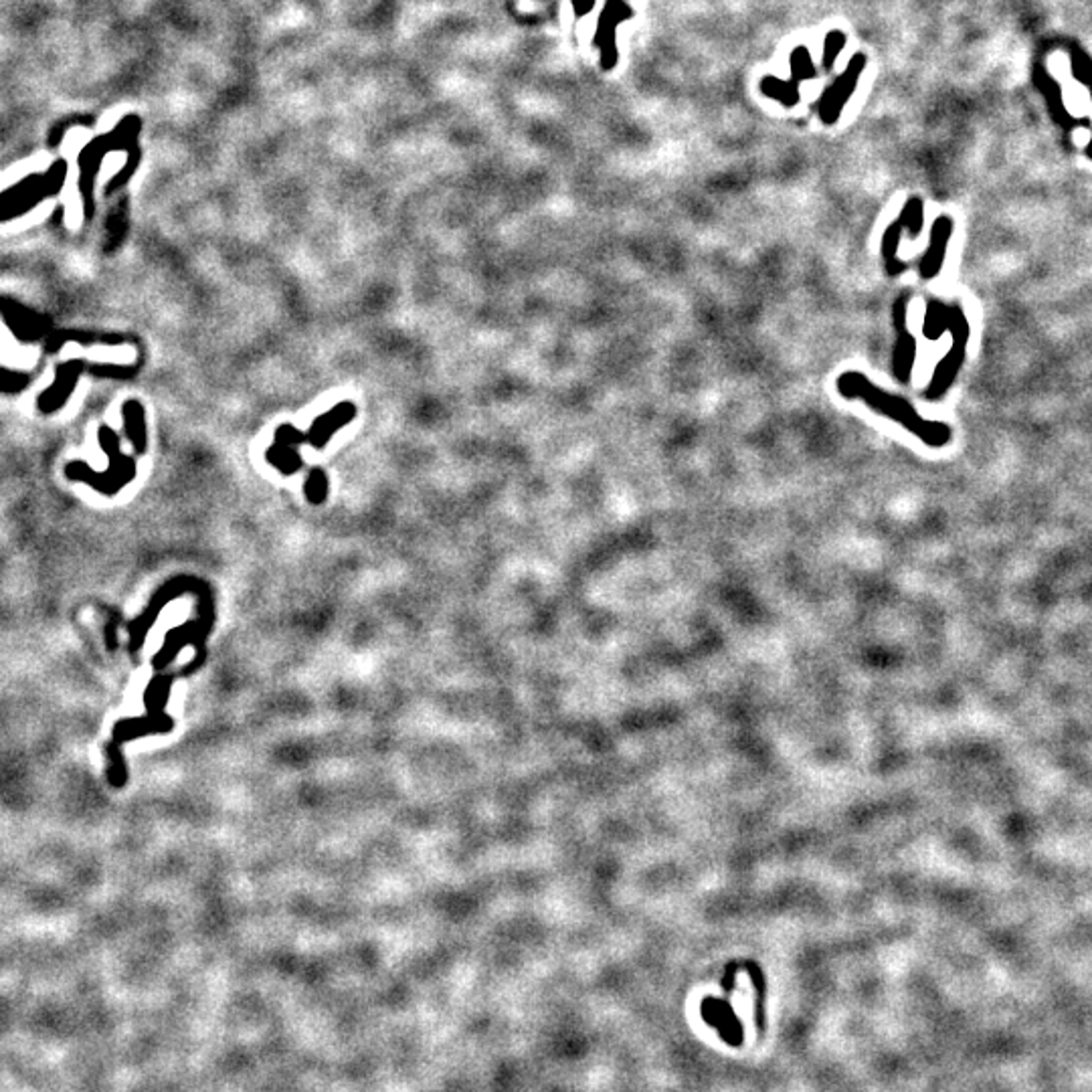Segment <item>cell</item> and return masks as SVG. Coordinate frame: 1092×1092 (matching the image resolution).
Here are the masks:
<instances>
[{"mask_svg":"<svg viewBox=\"0 0 1092 1092\" xmlns=\"http://www.w3.org/2000/svg\"><path fill=\"white\" fill-rule=\"evenodd\" d=\"M907 305H909V298L900 296L894 303V308H893V322H894V330H896L893 371H894V376L898 378L900 383L910 381L912 364H914V356H916V340L907 328Z\"/></svg>","mask_w":1092,"mask_h":1092,"instance_id":"277c9868","label":"cell"},{"mask_svg":"<svg viewBox=\"0 0 1092 1092\" xmlns=\"http://www.w3.org/2000/svg\"><path fill=\"white\" fill-rule=\"evenodd\" d=\"M761 92L767 97L779 101L785 108H791L799 101V83L795 79H777L773 76H767L761 81Z\"/></svg>","mask_w":1092,"mask_h":1092,"instance_id":"52a82bcc","label":"cell"},{"mask_svg":"<svg viewBox=\"0 0 1092 1092\" xmlns=\"http://www.w3.org/2000/svg\"><path fill=\"white\" fill-rule=\"evenodd\" d=\"M902 229L905 227H902L900 218H898V221H894L893 225H888L884 237H882V257H884V264H886V271L891 275H898L900 271L907 269V266L900 264L898 257H896Z\"/></svg>","mask_w":1092,"mask_h":1092,"instance_id":"ba28073f","label":"cell"},{"mask_svg":"<svg viewBox=\"0 0 1092 1092\" xmlns=\"http://www.w3.org/2000/svg\"><path fill=\"white\" fill-rule=\"evenodd\" d=\"M633 17V9L625 0H607L601 21L597 25V45L601 47V63L611 69L617 63V41L615 31L619 23Z\"/></svg>","mask_w":1092,"mask_h":1092,"instance_id":"5b68a950","label":"cell"},{"mask_svg":"<svg viewBox=\"0 0 1092 1092\" xmlns=\"http://www.w3.org/2000/svg\"><path fill=\"white\" fill-rule=\"evenodd\" d=\"M945 330H949L953 334V344L949 348V353L945 355V358L937 364L935 374L930 378L928 389H927V399L930 401H937L941 399L949 387L955 383V378L963 367L965 356H967V344L971 338V328L967 318L963 314V310L959 308V305H949L946 308V324Z\"/></svg>","mask_w":1092,"mask_h":1092,"instance_id":"7a4b0ae2","label":"cell"},{"mask_svg":"<svg viewBox=\"0 0 1092 1092\" xmlns=\"http://www.w3.org/2000/svg\"><path fill=\"white\" fill-rule=\"evenodd\" d=\"M925 205L919 197H912L905 202V207H902V215H900V223L905 229H909V235L914 239L921 235L923 231V223H925Z\"/></svg>","mask_w":1092,"mask_h":1092,"instance_id":"9c48e42d","label":"cell"},{"mask_svg":"<svg viewBox=\"0 0 1092 1092\" xmlns=\"http://www.w3.org/2000/svg\"><path fill=\"white\" fill-rule=\"evenodd\" d=\"M815 76H818V71H815L809 51L804 45L795 47L791 53V79L801 83L806 79H813Z\"/></svg>","mask_w":1092,"mask_h":1092,"instance_id":"8fae6325","label":"cell"},{"mask_svg":"<svg viewBox=\"0 0 1092 1092\" xmlns=\"http://www.w3.org/2000/svg\"><path fill=\"white\" fill-rule=\"evenodd\" d=\"M843 47H846V33L838 31V28H836V31L829 33V35L825 37V41H823V57H822L823 69L829 71V69H832V67L836 65L838 55L843 51Z\"/></svg>","mask_w":1092,"mask_h":1092,"instance_id":"7c38bea8","label":"cell"},{"mask_svg":"<svg viewBox=\"0 0 1092 1092\" xmlns=\"http://www.w3.org/2000/svg\"><path fill=\"white\" fill-rule=\"evenodd\" d=\"M946 308L949 305L943 303V302H930L928 308H927V318H925V337L928 340H937L945 330L946 324Z\"/></svg>","mask_w":1092,"mask_h":1092,"instance_id":"30bf717a","label":"cell"},{"mask_svg":"<svg viewBox=\"0 0 1092 1092\" xmlns=\"http://www.w3.org/2000/svg\"><path fill=\"white\" fill-rule=\"evenodd\" d=\"M573 5H575L577 14H585V12H589V10L593 9L595 0H573Z\"/></svg>","mask_w":1092,"mask_h":1092,"instance_id":"4fadbf2b","label":"cell"},{"mask_svg":"<svg viewBox=\"0 0 1092 1092\" xmlns=\"http://www.w3.org/2000/svg\"><path fill=\"white\" fill-rule=\"evenodd\" d=\"M838 390L841 397L846 399H862L870 409L876 413L896 421L898 425L909 429L912 435L919 437L930 447H943L951 442L953 431L946 424L941 421H928L916 413L914 407L891 392L882 390L880 387L872 385L862 373H843L838 378Z\"/></svg>","mask_w":1092,"mask_h":1092,"instance_id":"6da1fadb","label":"cell"},{"mask_svg":"<svg viewBox=\"0 0 1092 1092\" xmlns=\"http://www.w3.org/2000/svg\"><path fill=\"white\" fill-rule=\"evenodd\" d=\"M951 235H953V221L949 217H939L937 221L933 223V229H930V243L927 247L925 255L921 257V264H919L921 278H925V280L937 278V273L943 269L946 247H949Z\"/></svg>","mask_w":1092,"mask_h":1092,"instance_id":"8992f818","label":"cell"},{"mask_svg":"<svg viewBox=\"0 0 1092 1092\" xmlns=\"http://www.w3.org/2000/svg\"><path fill=\"white\" fill-rule=\"evenodd\" d=\"M866 69V55L864 53H858L854 55L846 71L841 73L834 79V83L827 87V90L822 94L820 97V118L823 124L832 126L840 120L841 110L846 108V104L850 101L852 94L856 92L858 81H860V76Z\"/></svg>","mask_w":1092,"mask_h":1092,"instance_id":"3957f363","label":"cell"}]
</instances>
